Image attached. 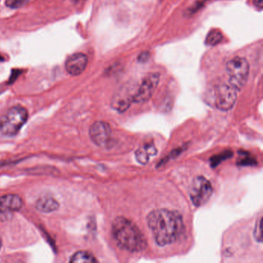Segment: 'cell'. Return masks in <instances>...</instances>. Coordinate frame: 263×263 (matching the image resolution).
Returning a JSON list of instances; mask_svg holds the SVG:
<instances>
[{"mask_svg":"<svg viewBox=\"0 0 263 263\" xmlns=\"http://www.w3.org/2000/svg\"><path fill=\"white\" fill-rule=\"evenodd\" d=\"M147 222L154 240L160 247L175 243L184 231L182 215L176 211H152L147 217Z\"/></svg>","mask_w":263,"mask_h":263,"instance_id":"1","label":"cell"},{"mask_svg":"<svg viewBox=\"0 0 263 263\" xmlns=\"http://www.w3.org/2000/svg\"><path fill=\"white\" fill-rule=\"evenodd\" d=\"M112 234L117 246L130 252H142L147 241L139 228L124 217H117L112 224Z\"/></svg>","mask_w":263,"mask_h":263,"instance_id":"2","label":"cell"},{"mask_svg":"<svg viewBox=\"0 0 263 263\" xmlns=\"http://www.w3.org/2000/svg\"><path fill=\"white\" fill-rule=\"evenodd\" d=\"M28 115L27 110L22 106L11 107L0 118V132L7 137L16 135L27 122Z\"/></svg>","mask_w":263,"mask_h":263,"instance_id":"3","label":"cell"},{"mask_svg":"<svg viewBox=\"0 0 263 263\" xmlns=\"http://www.w3.org/2000/svg\"><path fill=\"white\" fill-rule=\"evenodd\" d=\"M226 72L230 77V85L239 91L248 81L249 64L246 58L235 57L226 64Z\"/></svg>","mask_w":263,"mask_h":263,"instance_id":"4","label":"cell"},{"mask_svg":"<svg viewBox=\"0 0 263 263\" xmlns=\"http://www.w3.org/2000/svg\"><path fill=\"white\" fill-rule=\"evenodd\" d=\"M213 185L205 177L197 176L194 179L191 184L189 196L195 206H202L206 204L213 196Z\"/></svg>","mask_w":263,"mask_h":263,"instance_id":"5","label":"cell"},{"mask_svg":"<svg viewBox=\"0 0 263 263\" xmlns=\"http://www.w3.org/2000/svg\"><path fill=\"white\" fill-rule=\"evenodd\" d=\"M237 91L230 84L218 86L214 91V106L221 111L231 110L237 100Z\"/></svg>","mask_w":263,"mask_h":263,"instance_id":"6","label":"cell"},{"mask_svg":"<svg viewBox=\"0 0 263 263\" xmlns=\"http://www.w3.org/2000/svg\"><path fill=\"white\" fill-rule=\"evenodd\" d=\"M160 80L158 73H150L142 81L135 94L132 95V102L143 103L150 100L158 87Z\"/></svg>","mask_w":263,"mask_h":263,"instance_id":"7","label":"cell"},{"mask_svg":"<svg viewBox=\"0 0 263 263\" xmlns=\"http://www.w3.org/2000/svg\"><path fill=\"white\" fill-rule=\"evenodd\" d=\"M90 137L93 142L100 148H109L113 140L111 126L104 121H96L91 125Z\"/></svg>","mask_w":263,"mask_h":263,"instance_id":"8","label":"cell"},{"mask_svg":"<svg viewBox=\"0 0 263 263\" xmlns=\"http://www.w3.org/2000/svg\"><path fill=\"white\" fill-rule=\"evenodd\" d=\"M23 205V200L17 195L10 194L0 196V219L11 218L14 213L20 210Z\"/></svg>","mask_w":263,"mask_h":263,"instance_id":"9","label":"cell"},{"mask_svg":"<svg viewBox=\"0 0 263 263\" xmlns=\"http://www.w3.org/2000/svg\"><path fill=\"white\" fill-rule=\"evenodd\" d=\"M88 58L82 53H77L68 57L65 63V68L72 76H79L87 68Z\"/></svg>","mask_w":263,"mask_h":263,"instance_id":"10","label":"cell"},{"mask_svg":"<svg viewBox=\"0 0 263 263\" xmlns=\"http://www.w3.org/2000/svg\"><path fill=\"white\" fill-rule=\"evenodd\" d=\"M60 204L57 200L50 196H43L36 201V208L41 213H50L57 211Z\"/></svg>","mask_w":263,"mask_h":263,"instance_id":"11","label":"cell"},{"mask_svg":"<svg viewBox=\"0 0 263 263\" xmlns=\"http://www.w3.org/2000/svg\"><path fill=\"white\" fill-rule=\"evenodd\" d=\"M158 153L156 148L152 143L147 144L136 150L135 158L137 162L141 164H147L150 160V157L156 155Z\"/></svg>","mask_w":263,"mask_h":263,"instance_id":"12","label":"cell"},{"mask_svg":"<svg viewBox=\"0 0 263 263\" xmlns=\"http://www.w3.org/2000/svg\"><path fill=\"white\" fill-rule=\"evenodd\" d=\"M132 102V95L124 94V91H120L119 94H116L112 100V107L119 112H124L128 109Z\"/></svg>","mask_w":263,"mask_h":263,"instance_id":"13","label":"cell"},{"mask_svg":"<svg viewBox=\"0 0 263 263\" xmlns=\"http://www.w3.org/2000/svg\"><path fill=\"white\" fill-rule=\"evenodd\" d=\"M70 263H98V260L92 253L87 251H80L76 252L70 260Z\"/></svg>","mask_w":263,"mask_h":263,"instance_id":"14","label":"cell"},{"mask_svg":"<svg viewBox=\"0 0 263 263\" xmlns=\"http://www.w3.org/2000/svg\"><path fill=\"white\" fill-rule=\"evenodd\" d=\"M222 38H223V36H222V33L220 32L219 30H212L207 35L205 43H206L207 45H217V44H219L220 42L222 41Z\"/></svg>","mask_w":263,"mask_h":263,"instance_id":"15","label":"cell"},{"mask_svg":"<svg viewBox=\"0 0 263 263\" xmlns=\"http://www.w3.org/2000/svg\"><path fill=\"white\" fill-rule=\"evenodd\" d=\"M231 155H232V153L231 151H226V153H223V154H218L217 156L212 158L211 164L213 167H215V166L218 165V164L221 163L222 161L226 160L228 158H230Z\"/></svg>","mask_w":263,"mask_h":263,"instance_id":"16","label":"cell"},{"mask_svg":"<svg viewBox=\"0 0 263 263\" xmlns=\"http://www.w3.org/2000/svg\"><path fill=\"white\" fill-rule=\"evenodd\" d=\"M254 237H255V239H256L258 243H263L261 233V218L258 220L257 222H256V228L254 230Z\"/></svg>","mask_w":263,"mask_h":263,"instance_id":"17","label":"cell"},{"mask_svg":"<svg viewBox=\"0 0 263 263\" xmlns=\"http://www.w3.org/2000/svg\"><path fill=\"white\" fill-rule=\"evenodd\" d=\"M239 163L240 165H252V164H256V162L252 158H250L249 156L244 155V157L241 158Z\"/></svg>","mask_w":263,"mask_h":263,"instance_id":"18","label":"cell"},{"mask_svg":"<svg viewBox=\"0 0 263 263\" xmlns=\"http://www.w3.org/2000/svg\"><path fill=\"white\" fill-rule=\"evenodd\" d=\"M24 2L25 0H8L6 5L11 8H17L23 5Z\"/></svg>","mask_w":263,"mask_h":263,"instance_id":"19","label":"cell"},{"mask_svg":"<svg viewBox=\"0 0 263 263\" xmlns=\"http://www.w3.org/2000/svg\"><path fill=\"white\" fill-rule=\"evenodd\" d=\"M253 4L256 8L262 10L263 7V0H253Z\"/></svg>","mask_w":263,"mask_h":263,"instance_id":"20","label":"cell"},{"mask_svg":"<svg viewBox=\"0 0 263 263\" xmlns=\"http://www.w3.org/2000/svg\"><path fill=\"white\" fill-rule=\"evenodd\" d=\"M148 58V53H143L141 55V56H139V58H138V60H139L140 61H146V60Z\"/></svg>","mask_w":263,"mask_h":263,"instance_id":"21","label":"cell"},{"mask_svg":"<svg viewBox=\"0 0 263 263\" xmlns=\"http://www.w3.org/2000/svg\"><path fill=\"white\" fill-rule=\"evenodd\" d=\"M2 239H1V237H0V249H1V248H2Z\"/></svg>","mask_w":263,"mask_h":263,"instance_id":"22","label":"cell"}]
</instances>
